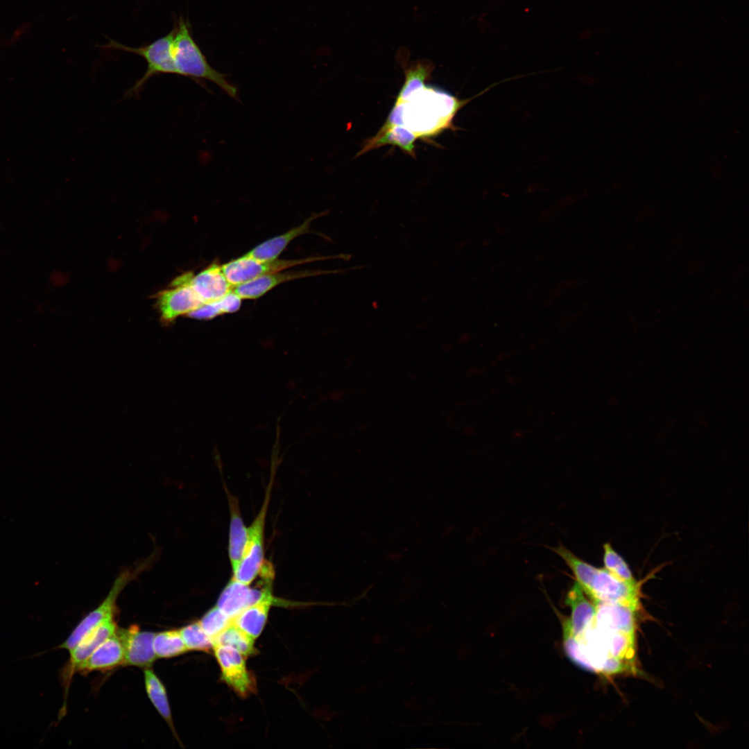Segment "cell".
I'll use <instances>...</instances> for the list:
<instances>
[{
  "label": "cell",
  "mask_w": 749,
  "mask_h": 749,
  "mask_svg": "<svg viewBox=\"0 0 749 749\" xmlns=\"http://www.w3.org/2000/svg\"><path fill=\"white\" fill-rule=\"evenodd\" d=\"M492 87L490 85L471 98L462 100L445 91L426 85L414 92L406 101L401 102L402 126L417 137L433 135L440 130L451 128L458 111Z\"/></svg>",
  "instance_id": "1"
},
{
  "label": "cell",
  "mask_w": 749,
  "mask_h": 749,
  "mask_svg": "<svg viewBox=\"0 0 749 749\" xmlns=\"http://www.w3.org/2000/svg\"><path fill=\"white\" fill-rule=\"evenodd\" d=\"M551 549L567 565L576 581L592 602H616L639 609L640 592L637 583L619 580L606 569H599L585 562L562 544Z\"/></svg>",
  "instance_id": "2"
},
{
  "label": "cell",
  "mask_w": 749,
  "mask_h": 749,
  "mask_svg": "<svg viewBox=\"0 0 749 749\" xmlns=\"http://www.w3.org/2000/svg\"><path fill=\"white\" fill-rule=\"evenodd\" d=\"M172 54L176 75L209 80L230 96L237 99V89L227 80V75L216 70L192 37L189 21L182 16L173 27Z\"/></svg>",
  "instance_id": "3"
},
{
  "label": "cell",
  "mask_w": 749,
  "mask_h": 749,
  "mask_svg": "<svg viewBox=\"0 0 749 749\" xmlns=\"http://www.w3.org/2000/svg\"><path fill=\"white\" fill-rule=\"evenodd\" d=\"M158 555L157 549H155L148 557L121 571L113 582L105 599L80 621L67 639L58 646V648L65 649L69 652L96 627L108 620L114 619L117 611V601L120 593L128 583L137 578L145 571L148 570L155 563Z\"/></svg>",
  "instance_id": "4"
},
{
  "label": "cell",
  "mask_w": 749,
  "mask_h": 749,
  "mask_svg": "<svg viewBox=\"0 0 749 749\" xmlns=\"http://www.w3.org/2000/svg\"><path fill=\"white\" fill-rule=\"evenodd\" d=\"M174 31H171L151 43L139 47L126 46L113 40L101 46L106 49L119 50L138 55L146 62L147 68L144 75L130 87L128 96L137 95L146 82L160 74H176L172 44Z\"/></svg>",
  "instance_id": "5"
},
{
  "label": "cell",
  "mask_w": 749,
  "mask_h": 749,
  "mask_svg": "<svg viewBox=\"0 0 749 749\" xmlns=\"http://www.w3.org/2000/svg\"><path fill=\"white\" fill-rule=\"evenodd\" d=\"M334 257H311L295 259L259 261L246 255L221 265L222 270L233 286L244 284L259 277L283 271L295 266Z\"/></svg>",
  "instance_id": "6"
},
{
  "label": "cell",
  "mask_w": 749,
  "mask_h": 749,
  "mask_svg": "<svg viewBox=\"0 0 749 749\" xmlns=\"http://www.w3.org/2000/svg\"><path fill=\"white\" fill-rule=\"evenodd\" d=\"M270 487L268 488L261 510L247 528V541L241 561L232 571V579L245 585H249L259 576L264 559V534L266 515L270 498Z\"/></svg>",
  "instance_id": "7"
},
{
  "label": "cell",
  "mask_w": 749,
  "mask_h": 749,
  "mask_svg": "<svg viewBox=\"0 0 749 749\" xmlns=\"http://www.w3.org/2000/svg\"><path fill=\"white\" fill-rule=\"evenodd\" d=\"M193 275L192 272L182 274L174 279L170 288L157 293L156 305L163 322L168 324L179 316H187L204 304L191 286Z\"/></svg>",
  "instance_id": "8"
},
{
  "label": "cell",
  "mask_w": 749,
  "mask_h": 749,
  "mask_svg": "<svg viewBox=\"0 0 749 749\" xmlns=\"http://www.w3.org/2000/svg\"><path fill=\"white\" fill-rule=\"evenodd\" d=\"M213 648L221 669L222 680L242 697L253 692L256 683L246 669L244 656L227 646L215 645Z\"/></svg>",
  "instance_id": "9"
},
{
  "label": "cell",
  "mask_w": 749,
  "mask_h": 749,
  "mask_svg": "<svg viewBox=\"0 0 749 749\" xmlns=\"http://www.w3.org/2000/svg\"><path fill=\"white\" fill-rule=\"evenodd\" d=\"M118 632L123 642V665L149 667L156 660L153 641L155 633L141 631L137 626L121 629Z\"/></svg>",
  "instance_id": "10"
},
{
  "label": "cell",
  "mask_w": 749,
  "mask_h": 749,
  "mask_svg": "<svg viewBox=\"0 0 749 749\" xmlns=\"http://www.w3.org/2000/svg\"><path fill=\"white\" fill-rule=\"evenodd\" d=\"M117 630V627L114 619L108 620L91 631L69 651V660L64 667L62 673L64 683L67 687L71 679V676L77 672L79 666Z\"/></svg>",
  "instance_id": "11"
},
{
  "label": "cell",
  "mask_w": 749,
  "mask_h": 749,
  "mask_svg": "<svg viewBox=\"0 0 749 749\" xmlns=\"http://www.w3.org/2000/svg\"><path fill=\"white\" fill-rule=\"evenodd\" d=\"M327 273H328V271L313 270L286 272L283 270L259 277L233 287V290L242 300H255L282 283Z\"/></svg>",
  "instance_id": "12"
},
{
  "label": "cell",
  "mask_w": 749,
  "mask_h": 749,
  "mask_svg": "<svg viewBox=\"0 0 749 749\" xmlns=\"http://www.w3.org/2000/svg\"><path fill=\"white\" fill-rule=\"evenodd\" d=\"M191 284L205 303L216 301L233 289L218 263H213L196 275H193Z\"/></svg>",
  "instance_id": "13"
},
{
  "label": "cell",
  "mask_w": 749,
  "mask_h": 749,
  "mask_svg": "<svg viewBox=\"0 0 749 749\" xmlns=\"http://www.w3.org/2000/svg\"><path fill=\"white\" fill-rule=\"evenodd\" d=\"M124 655V644L117 630L79 666L77 672L111 669L123 664Z\"/></svg>",
  "instance_id": "14"
},
{
  "label": "cell",
  "mask_w": 749,
  "mask_h": 749,
  "mask_svg": "<svg viewBox=\"0 0 749 749\" xmlns=\"http://www.w3.org/2000/svg\"><path fill=\"white\" fill-rule=\"evenodd\" d=\"M595 605L594 622L604 628L635 632V609L616 602H593Z\"/></svg>",
  "instance_id": "15"
},
{
  "label": "cell",
  "mask_w": 749,
  "mask_h": 749,
  "mask_svg": "<svg viewBox=\"0 0 749 749\" xmlns=\"http://www.w3.org/2000/svg\"><path fill=\"white\" fill-rule=\"evenodd\" d=\"M566 603L570 606L571 614L564 626V630L576 636L593 620L595 605L575 581L566 596Z\"/></svg>",
  "instance_id": "16"
},
{
  "label": "cell",
  "mask_w": 749,
  "mask_h": 749,
  "mask_svg": "<svg viewBox=\"0 0 749 749\" xmlns=\"http://www.w3.org/2000/svg\"><path fill=\"white\" fill-rule=\"evenodd\" d=\"M322 214H316L307 218L300 225L289 231L269 239L255 246L245 255L259 261H273L285 250L287 246L295 238L311 233V224Z\"/></svg>",
  "instance_id": "17"
},
{
  "label": "cell",
  "mask_w": 749,
  "mask_h": 749,
  "mask_svg": "<svg viewBox=\"0 0 749 749\" xmlns=\"http://www.w3.org/2000/svg\"><path fill=\"white\" fill-rule=\"evenodd\" d=\"M417 138L413 132L402 126L381 128L373 137L367 141L358 155L384 145L392 144L415 157L414 144Z\"/></svg>",
  "instance_id": "18"
},
{
  "label": "cell",
  "mask_w": 749,
  "mask_h": 749,
  "mask_svg": "<svg viewBox=\"0 0 749 749\" xmlns=\"http://www.w3.org/2000/svg\"><path fill=\"white\" fill-rule=\"evenodd\" d=\"M227 496L230 509L228 553L234 571L243 556L247 541V528L241 519L237 499L230 493Z\"/></svg>",
  "instance_id": "19"
},
{
  "label": "cell",
  "mask_w": 749,
  "mask_h": 749,
  "mask_svg": "<svg viewBox=\"0 0 749 749\" xmlns=\"http://www.w3.org/2000/svg\"><path fill=\"white\" fill-rule=\"evenodd\" d=\"M272 601H265L250 605L231 619V623L246 634L256 639L266 624Z\"/></svg>",
  "instance_id": "20"
},
{
  "label": "cell",
  "mask_w": 749,
  "mask_h": 749,
  "mask_svg": "<svg viewBox=\"0 0 749 749\" xmlns=\"http://www.w3.org/2000/svg\"><path fill=\"white\" fill-rule=\"evenodd\" d=\"M241 298L232 289L223 298L203 304L187 316L197 320L213 319L225 313L236 312L241 307Z\"/></svg>",
  "instance_id": "21"
},
{
  "label": "cell",
  "mask_w": 749,
  "mask_h": 749,
  "mask_svg": "<svg viewBox=\"0 0 749 749\" xmlns=\"http://www.w3.org/2000/svg\"><path fill=\"white\" fill-rule=\"evenodd\" d=\"M144 682L146 693L151 703L159 714L167 722L169 727L175 732L164 686L153 670L148 668L144 671Z\"/></svg>",
  "instance_id": "22"
},
{
  "label": "cell",
  "mask_w": 749,
  "mask_h": 749,
  "mask_svg": "<svg viewBox=\"0 0 749 749\" xmlns=\"http://www.w3.org/2000/svg\"><path fill=\"white\" fill-rule=\"evenodd\" d=\"M212 642L213 646H230L246 657L254 655L256 652L254 639L232 623L215 637Z\"/></svg>",
  "instance_id": "23"
},
{
  "label": "cell",
  "mask_w": 749,
  "mask_h": 749,
  "mask_svg": "<svg viewBox=\"0 0 749 749\" xmlns=\"http://www.w3.org/2000/svg\"><path fill=\"white\" fill-rule=\"evenodd\" d=\"M157 657H171L182 655L188 650L179 630H171L155 634L153 641Z\"/></svg>",
  "instance_id": "24"
},
{
  "label": "cell",
  "mask_w": 749,
  "mask_h": 749,
  "mask_svg": "<svg viewBox=\"0 0 749 749\" xmlns=\"http://www.w3.org/2000/svg\"><path fill=\"white\" fill-rule=\"evenodd\" d=\"M432 66L427 62H418L406 71L405 83L396 101H406L414 92L424 88L425 80L432 71Z\"/></svg>",
  "instance_id": "25"
},
{
  "label": "cell",
  "mask_w": 749,
  "mask_h": 749,
  "mask_svg": "<svg viewBox=\"0 0 749 749\" xmlns=\"http://www.w3.org/2000/svg\"><path fill=\"white\" fill-rule=\"evenodd\" d=\"M180 633L187 650L209 651L213 648L212 639L206 634L199 621L180 629Z\"/></svg>",
  "instance_id": "26"
},
{
  "label": "cell",
  "mask_w": 749,
  "mask_h": 749,
  "mask_svg": "<svg viewBox=\"0 0 749 749\" xmlns=\"http://www.w3.org/2000/svg\"><path fill=\"white\" fill-rule=\"evenodd\" d=\"M603 549L605 569L622 581L630 583H637L628 565L612 546L606 543L603 545Z\"/></svg>",
  "instance_id": "27"
},
{
  "label": "cell",
  "mask_w": 749,
  "mask_h": 749,
  "mask_svg": "<svg viewBox=\"0 0 749 749\" xmlns=\"http://www.w3.org/2000/svg\"><path fill=\"white\" fill-rule=\"evenodd\" d=\"M199 623L212 640L231 623V618L215 606L204 614Z\"/></svg>",
  "instance_id": "28"
}]
</instances>
